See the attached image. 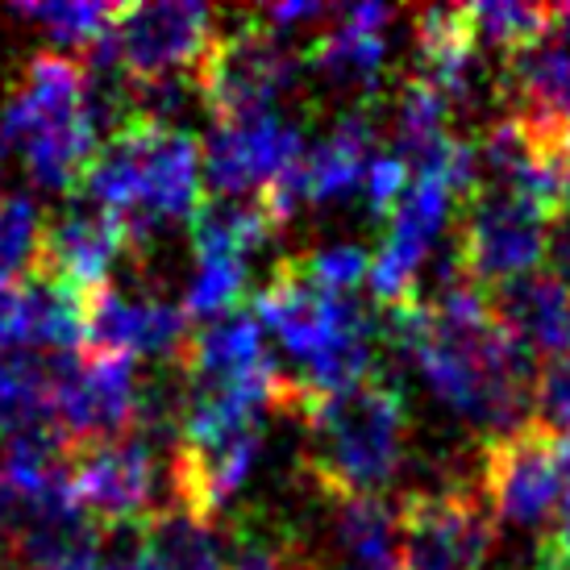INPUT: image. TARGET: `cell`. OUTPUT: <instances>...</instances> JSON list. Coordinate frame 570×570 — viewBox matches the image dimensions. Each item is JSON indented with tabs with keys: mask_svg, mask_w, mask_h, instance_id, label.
<instances>
[{
	"mask_svg": "<svg viewBox=\"0 0 570 570\" xmlns=\"http://www.w3.org/2000/svg\"><path fill=\"white\" fill-rule=\"evenodd\" d=\"M409 188V167L392 155H375V159L366 163V179H363V196L371 200V208L380 213V217H392V208L396 200L404 196Z\"/></svg>",
	"mask_w": 570,
	"mask_h": 570,
	"instance_id": "cell-26",
	"label": "cell"
},
{
	"mask_svg": "<svg viewBox=\"0 0 570 570\" xmlns=\"http://www.w3.org/2000/svg\"><path fill=\"white\" fill-rule=\"evenodd\" d=\"M121 250H126V229L112 213L67 208L42 225L30 275L88 301L92 292L109 287V271L121 258Z\"/></svg>",
	"mask_w": 570,
	"mask_h": 570,
	"instance_id": "cell-12",
	"label": "cell"
},
{
	"mask_svg": "<svg viewBox=\"0 0 570 570\" xmlns=\"http://www.w3.org/2000/svg\"><path fill=\"white\" fill-rule=\"evenodd\" d=\"M454 254L462 275L479 287L533 275L550 254V217L512 188H475L462 200Z\"/></svg>",
	"mask_w": 570,
	"mask_h": 570,
	"instance_id": "cell-5",
	"label": "cell"
},
{
	"mask_svg": "<svg viewBox=\"0 0 570 570\" xmlns=\"http://www.w3.org/2000/svg\"><path fill=\"white\" fill-rule=\"evenodd\" d=\"M76 504L100 533L138 529L155 512V459L138 433L71 445Z\"/></svg>",
	"mask_w": 570,
	"mask_h": 570,
	"instance_id": "cell-11",
	"label": "cell"
},
{
	"mask_svg": "<svg viewBox=\"0 0 570 570\" xmlns=\"http://www.w3.org/2000/svg\"><path fill=\"white\" fill-rule=\"evenodd\" d=\"M191 317L171 301H129L117 287H100L83 301V354H171L188 342Z\"/></svg>",
	"mask_w": 570,
	"mask_h": 570,
	"instance_id": "cell-13",
	"label": "cell"
},
{
	"mask_svg": "<svg viewBox=\"0 0 570 570\" xmlns=\"http://www.w3.org/2000/svg\"><path fill=\"white\" fill-rule=\"evenodd\" d=\"M250 317L279 337V346L301 366V383L308 392L333 396L375 380L380 330L366 321L354 296L321 292L296 258L279 263L275 279L254 296Z\"/></svg>",
	"mask_w": 570,
	"mask_h": 570,
	"instance_id": "cell-3",
	"label": "cell"
},
{
	"mask_svg": "<svg viewBox=\"0 0 570 570\" xmlns=\"http://www.w3.org/2000/svg\"><path fill=\"white\" fill-rule=\"evenodd\" d=\"M429 325L404 354L425 387L488 438L533 421V358L508 337L488 308V292L466 275L433 292Z\"/></svg>",
	"mask_w": 570,
	"mask_h": 570,
	"instance_id": "cell-1",
	"label": "cell"
},
{
	"mask_svg": "<svg viewBox=\"0 0 570 570\" xmlns=\"http://www.w3.org/2000/svg\"><path fill=\"white\" fill-rule=\"evenodd\" d=\"M0 350H26V287L0 284Z\"/></svg>",
	"mask_w": 570,
	"mask_h": 570,
	"instance_id": "cell-27",
	"label": "cell"
},
{
	"mask_svg": "<svg viewBox=\"0 0 570 570\" xmlns=\"http://www.w3.org/2000/svg\"><path fill=\"white\" fill-rule=\"evenodd\" d=\"M558 479H562V504H558V512H570V438H558Z\"/></svg>",
	"mask_w": 570,
	"mask_h": 570,
	"instance_id": "cell-31",
	"label": "cell"
},
{
	"mask_svg": "<svg viewBox=\"0 0 570 570\" xmlns=\"http://www.w3.org/2000/svg\"><path fill=\"white\" fill-rule=\"evenodd\" d=\"M96 570H159V567L142 554V541H134V546H117L109 558H100Z\"/></svg>",
	"mask_w": 570,
	"mask_h": 570,
	"instance_id": "cell-30",
	"label": "cell"
},
{
	"mask_svg": "<svg viewBox=\"0 0 570 570\" xmlns=\"http://www.w3.org/2000/svg\"><path fill=\"white\" fill-rule=\"evenodd\" d=\"M38 234H42V217L30 196L4 191L0 196V284H17L30 275Z\"/></svg>",
	"mask_w": 570,
	"mask_h": 570,
	"instance_id": "cell-23",
	"label": "cell"
},
{
	"mask_svg": "<svg viewBox=\"0 0 570 570\" xmlns=\"http://www.w3.org/2000/svg\"><path fill=\"white\" fill-rule=\"evenodd\" d=\"M296 421L304 425V471L321 500L383 495L404 466L409 412L392 383L366 380L346 392H304Z\"/></svg>",
	"mask_w": 570,
	"mask_h": 570,
	"instance_id": "cell-2",
	"label": "cell"
},
{
	"mask_svg": "<svg viewBox=\"0 0 570 570\" xmlns=\"http://www.w3.org/2000/svg\"><path fill=\"white\" fill-rule=\"evenodd\" d=\"M191 80L213 121L271 112L279 96L301 83V59L267 26H242L238 33H217L208 59L196 67Z\"/></svg>",
	"mask_w": 570,
	"mask_h": 570,
	"instance_id": "cell-8",
	"label": "cell"
},
{
	"mask_svg": "<svg viewBox=\"0 0 570 570\" xmlns=\"http://www.w3.org/2000/svg\"><path fill=\"white\" fill-rule=\"evenodd\" d=\"M333 546L350 570H404L396 504L387 495L333 500Z\"/></svg>",
	"mask_w": 570,
	"mask_h": 570,
	"instance_id": "cell-18",
	"label": "cell"
},
{
	"mask_svg": "<svg viewBox=\"0 0 570 570\" xmlns=\"http://www.w3.org/2000/svg\"><path fill=\"white\" fill-rule=\"evenodd\" d=\"M488 308L495 325L517 342V346L541 363L567 358L570 354V284L550 271H533L521 279L491 287Z\"/></svg>",
	"mask_w": 570,
	"mask_h": 570,
	"instance_id": "cell-15",
	"label": "cell"
},
{
	"mask_svg": "<svg viewBox=\"0 0 570 570\" xmlns=\"http://www.w3.org/2000/svg\"><path fill=\"white\" fill-rule=\"evenodd\" d=\"M0 570H9V567H0Z\"/></svg>",
	"mask_w": 570,
	"mask_h": 570,
	"instance_id": "cell-33",
	"label": "cell"
},
{
	"mask_svg": "<svg viewBox=\"0 0 570 570\" xmlns=\"http://www.w3.org/2000/svg\"><path fill=\"white\" fill-rule=\"evenodd\" d=\"M479 495L491 521H504L512 529H538L554 521L562 504L558 433L538 421H524L512 433L488 438L479 459Z\"/></svg>",
	"mask_w": 570,
	"mask_h": 570,
	"instance_id": "cell-7",
	"label": "cell"
},
{
	"mask_svg": "<svg viewBox=\"0 0 570 570\" xmlns=\"http://www.w3.org/2000/svg\"><path fill=\"white\" fill-rule=\"evenodd\" d=\"M96 142L83 67L67 55H33L0 112V155H17L33 184L67 191L80 188Z\"/></svg>",
	"mask_w": 570,
	"mask_h": 570,
	"instance_id": "cell-4",
	"label": "cell"
},
{
	"mask_svg": "<svg viewBox=\"0 0 570 570\" xmlns=\"http://www.w3.org/2000/svg\"><path fill=\"white\" fill-rule=\"evenodd\" d=\"M246 287V258H225V254H205L196 258L184 313L191 321H217L229 317V308L242 301Z\"/></svg>",
	"mask_w": 570,
	"mask_h": 570,
	"instance_id": "cell-22",
	"label": "cell"
},
{
	"mask_svg": "<svg viewBox=\"0 0 570 570\" xmlns=\"http://www.w3.org/2000/svg\"><path fill=\"white\" fill-rule=\"evenodd\" d=\"M304 159L301 126L284 121L279 112H242L213 121L200 142V175L213 196L225 200H254Z\"/></svg>",
	"mask_w": 570,
	"mask_h": 570,
	"instance_id": "cell-10",
	"label": "cell"
},
{
	"mask_svg": "<svg viewBox=\"0 0 570 570\" xmlns=\"http://www.w3.org/2000/svg\"><path fill=\"white\" fill-rule=\"evenodd\" d=\"M554 9L541 4H517V0H488V4H466V26L475 33L479 50H500V55H517L529 47Z\"/></svg>",
	"mask_w": 570,
	"mask_h": 570,
	"instance_id": "cell-20",
	"label": "cell"
},
{
	"mask_svg": "<svg viewBox=\"0 0 570 570\" xmlns=\"http://www.w3.org/2000/svg\"><path fill=\"white\" fill-rule=\"evenodd\" d=\"M533 421L558 438H570V354L541 363L533 383Z\"/></svg>",
	"mask_w": 570,
	"mask_h": 570,
	"instance_id": "cell-25",
	"label": "cell"
},
{
	"mask_svg": "<svg viewBox=\"0 0 570 570\" xmlns=\"http://www.w3.org/2000/svg\"><path fill=\"white\" fill-rule=\"evenodd\" d=\"M217 42V26L205 4L163 0L126 4L112 26V59L129 83H155L171 76H196Z\"/></svg>",
	"mask_w": 570,
	"mask_h": 570,
	"instance_id": "cell-9",
	"label": "cell"
},
{
	"mask_svg": "<svg viewBox=\"0 0 570 570\" xmlns=\"http://www.w3.org/2000/svg\"><path fill=\"white\" fill-rule=\"evenodd\" d=\"M301 271L330 296H354L358 284L371 275V254L363 246H325V250H313L296 258Z\"/></svg>",
	"mask_w": 570,
	"mask_h": 570,
	"instance_id": "cell-24",
	"label": "cell"
},
{
	"mask_svg": "<svg viewBox=\"0 0 570 570\" xmlns=\"http://www.w3.org/2000/svg\"><path fill=\"white\" fill-rule=\"evenodd\" d=\"M138 541L159 570H225V546L213 533V524L179 504L155 508L138 524Z\"/></svg>",
	"mask_w": 570,
	"mask_h": 570,
	"instance_id": "cell-19",
	"label": "cell"
},
{
	"mask_svg": "<svg viewBox=\"0 0 570 570\" xmlns=\"http://www.w3.org/2000/svg\"><path fill=\"white\" fill-rule=\"evenodd\" d=\"M504 88L521 121L570 129V9H554L529 47L508 55Z\"/></svg>",
	"mask_w": 570,
	"mask_h": 570,
	"instance_id": "cell-14",
	"label": "cell"
},
{
	"mask_svg": "<svg viewBox=\"0 0 570 570\" xmlns=\"http://www.w3.org/2000/svg\"><path fill=\"white\" fill-rule=\"evenodd\" d=\"M541 570H570V558H558V562H541Z\"/></svg>",
	"mask_w": 570,
	"mask_h": 570,
	"instance_id": "cell-32",
	"label": "cell"
},
{
	"mask_svg": "<svg viewBox=\"0 0 570 570\" xmlns=\"http://www.w3.org/2000/svg\"><path fill=\"white\" fill-rule=\"evenodd\" d=\"M392 21L387 4H350L337 13L333 30H325L313 47V71L333 88L375 92L387 59L383 26Z\"/></svg>",
	"mask_w": 570,
	"mask_h": 570,
	"instance_id": "cell-16",
	"label": "cell"
},
{
	"mask_svg": "<svg viewBox=\"0 0 570 570\" xmlns=\"http://www.w3.org/2000/svg\"><path fill=\"white\" fill-rule=\"evenodd\" d=\"M330 9L325 4H304V0H296V4H271V9H263V26H275V33H287L292 26H304V21H317V17H325Z\"/></svg>",
	"mask_w": 570,
	"mask_h": 570,
	"instance_id": "cell-28",
	"label": "cell"
},
{
	"mask_svg": "<svg viewBox=\"0 0 570 570\" xmlns=\"http://www.w3.org/2000/svg\"><path fill=\"white\" fill-rule=\"evenodd\" d=\"M546 258L554 263L558 279H570V196L567 205L554 213V222H550V254Z\"/></svg>",
	"mask_w": 570,
	"mask_h": 570,
	"instance_id": "cell-29",
	"label": "cell"
},
{
	"mask_svg": "<svg viewBox=\"0 0 570 570\" xmlns=\"http://www.w3.org/2000/svg\"><path fill=\"white\" fill-rule=\"evenodd\" d=\"M179 375L184 383H242L267 371V346H263V325L250 313H229V317L208 321L205 330H191L179 350Z\"/></svg>",
	"mask_w": 570,
	"mask_h": 570,
	"instance_id": "cell-17",
	"label": "cell"
},
{
	"mask_svg": "<svg viewBox=\"0 0 570 570\" xmlns=\"http://www.w3.org/2000/svg\"><path fill=\"white\" fill-rule=\"evenodd\" d=\"M404 570H488L495 521L483 495L462 488H416L396 504Z\"/></svg>",
	"mask_w": 570,
	"mask_h": 570,
	"instance_id": "cell-6",
	"label": "cell"
},
{
	"mask_svg": "<svg viewBox=\"0 0 570 570\" xmlns=\"http://www.w3.org/2000/svg\"><path fill=\"white\" fill-rule=\"evenodd\" d=\"M121 9L126 4H17L13 13L47 26L50 38L63 42V47L92 50L96 42H105L112 33Z\"/></svg>",
	"mask_w": 570,
	"mask_h": 570,
	"instance_id": "cell-21",
	"label": "cell"
}]
</instances>
